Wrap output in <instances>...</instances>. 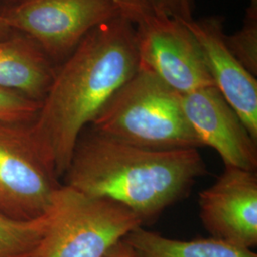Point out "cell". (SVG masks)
I'll use <instances>...</instances> for the list:
<instances>
[{"label": "cell", "mask_w": 257, "mask_h": 257, "mask_svg": "<svg viewBox=\"0 0 257 257\" xmlns=\"http://www.w3.org/2000/svg\"><path fill=\"white\" fill-rule=\"evenodd\" d=\"M18 1V0H7ZM119 8L123 17L136 25L156 15L150 0H112Z\"/></svg>", "instance_id": "cell-17"}, {"label": "cell", "mask_w": 257, "mask_h": 257, "mask_svg": "<svg viewBox=\"0 0 257 257\" xmlns=\"http://www.w3.org/2000/svg\"><path fill=\"white\" fill-rule=\"evenodd\" d=\"M157 15H163L182 22L193 19L196 0H150Z\"/></svg>", "instance_id": "cell-16"}, {"label": "cell", "mask_w": 257, "mask_h": 257, "mask_svg": "<svg viewBox=\"0 0 257 257\" xmlns=\"http://www.w3.org/2000/svg\"><path fill=\"white\" fill-rule=\"evenodd\" d=\"M92 124L94 132L106 138L147 150L203 147L185 114L182 94L141 66Z\"/></svg>", "instance_id": "cell-3"}, {"label": "cell", "mask_w": 257, "mask_h": 257, "mask_svg": "<svg viewBox=\"0 0 257 257\" xmlns=\"http://www.w3.org/2000/svg\"><path fill=\"white\" fill-rule=\"evenodd\" d=\"M203 226L213 238L241 248L257 245V175L225 166L198 198Z\"/></svg>", "instance_id": "cell-8"}, {"label": "cell", "mask_w": 257, "mask_h": 257, "mask_svg": "<svg viewBox=\"0 0 257 257\" xmlns=\"http://www.w3.org/2000/svg\"><path fill=\"white\" fill-rule=\"evenodd\" d=\"M2 15L50 59L67 58L92 29L122 16L112 0H18Z\"/></svg>", "instance_id": "cell-5"}, {"label": "cell", "mask_w": 257, "mask_h": 257, "mask_svg": "<svg viewBox=\"0 0 257 257\" xmlns=\"http://www.w3.org/2000/svg\"><path fill=\"white\" fill-rule=\"evenodd\" d=\"M138 68L136 24L119 16L92 29L55 70L29 128L56 178L65 175L83 128Z\"/></svg>", "instance_id": "cell-1"}, {"label": "cell", "mask_w": 257, "mask_h": 257, "mask_svg": "<svg viewBox=\"0 0 257 257\" xmlns=\"http://www.w3.org/2000/svg\"><path fill=\"white\" fill-rule=\"evenodd\" d=\"M249 6L257 7V0H249Z\"/></svg>", "instance_id": "cell-20"}, {"label": "cell", "mask_w": 257, "mask_h": 257, "mask_svg": "<svg viewBox=\"0 0 257 257\" xmlns=\"http://www.w3.org/2000/svg\"><path fill=\"white\" fill-rule=\"evenodd\" d=\"M183 23L201 49L215 88L257 141L256 77L248 73L228 49L224 18L210 16Z\"/></svg>", "instance_id": "cell-10"}, {"label": "cell", "mask_w": 257, "mask_h": 257, "mask_svg": "<svg viewBox=\"0 0 257 257\" xmlns=\"http://www.w3.org/2000/svg\"><path fill=\"white\" fill-rule=\"evenodd\" d=\"M228 49L248 73L257 75V7L249 6L242 27L225 36Z\"/></svg>", "instance_id": "cell-14"}, {"label": "cell", "mask_w": 257, "mask_h": 257, "mask_svg": "<svg viewBox=\"0 0 257 257\" xmlns=\"http://www.w3.org/2000/svg\"><path fill=\"white\" fill-rule=\"evenodd\" d=\"M182 105L203 146L215 150L224 165L256 172L257 141L214 86L182 94Z\"/></svg>", "instance_id": "cell-9"}, {"label": "cell", "mask_w": 257, "mask_h": 257, "mask_svg": "<svg viewBox=\"0 0 257 257\" xmlns=\"http://www.w3.org/2000/svg\"><path fill=\"white\" fill-rule=\"evenodd\" d=\"M13 30L10 28L5 18L0 14V40L11 37Z\"/></svg>", "instance_id": "cell-19"}, {"label": "cell", "mask_w": 257, "mask_h": 257, "mask_svg": "<svg viewBox=\"0 0 257 257\" xmlns=\"http://www.w3.org/2000/svg\"><path fill=\"white\" fill-rule=\"evenodd\" d=\"M206 172L197 149L153 151L92 131L78 139L64 185L118 203L144 225L183 198Z\"/></svg>", "instance_id": "cell-2"}, {"label": "cell", "mask_w": 257, "mask_h": 257, "mask_svg": "<svg viewBox=\"0 0 257 257\" xmlns=\"http://www.w3.org/2000/svg\"><path fill=\"white\" fill-rule=\"evenodd\" d=\"M29 125L0 122V212L17 219L48 213L60 187Z\"/></svg>", "instance_id": "cell-6"}, {"label": "cell", "mask_w": 257, "mask_h": 257, "mask_svg": "<svg viewBox=\"0 0 257 257\" xmlns=\"http://www.w3.org/2000/svg\"><path fill=\"white\" fill-rule=\"evenodd\" d=\"M103 257H135V255L122 239L113 247H111Z\"/></svg>", "instance_id": "cell-18"}, {"label": "cell", "mask_w": 257, "mask_h": 257, "mask_svg": "<svg viewBox=\"0 0 257 257\" xmlns=\"http://www.w3.org/2000/svg\"><path fill=\"white\" fill-rule=\"evenodd\" d=\"M123 241L135 257H257L252 249L237 247L219 239L177 240L143 227L128 232Z\"/></svg>", "instance_id": "cell-12"}, {"label": "cell", "mask_w": 257, "mask_h": 257, "mask_svg": "<svg viewBox=\"0 0 257 257\" xmlns=\"http://www.w3.org/2000/svg\"><path fill=\"white\" fill-rule=\"evenodd\" d=\"M136 30L139 66L175 92L186 94L214 86L201 49L182 21L156 14Z\"/></svg>", "instance_id": "cell-7"}, {"label": "cell", "mask_w": 257, "mask_h": 257, "mask_svg": "<svg viewBox=\"0 0 257 257\" xmlns=\"http://www.w3.org/2000/svg\"><path fill=\"white\" fill-rule=\"evenodd\" d=\"M118 203L60 185L46 231L34 257H103L128 232L142 227Z\"/></svg>", "instance_id": "cell-4"}, {"label": "cell", "mask_w": 257, "mask_h": 257, "mask_svg": "<svg viewBox=\"0 0 257 257\" xmlns=\"http://www.w3.org/2000/svg\"><path fill=\"white\" fill-rule=\"evenodd\" d=\"M41 102L0 88V122L30 124L37 117Z\"/></svg>", "instance_id": "cell-15"}, {"label": "cell", "mask_w": 257, "mask_h": 257, "mask_svg": "<svg viewBox=\"0 0 257 257\" xmlns=\"http://www.w3.org/2000/svg\"><path fill=\"white\" fill-rule=\"evenodd\" d=\"M55 74L51 59L30 37L0 40V88L41 102Z\"/></svg>", "instance_id": "cell-11"}, {"label": "cell", "mask_w": 257, "mask_h": 257, "mask_svg": "<svg viewBox=\"0 0 257 257\" xmlns=\"http://www.w3.org/2000/svg\"><path fill=\"white\" fill-rule=\"evenodd\" d=\"M52 210L34 219L0 212V257H34L51 219Z\"/></svg>", "instance_id": "cell-13"}]
</instances>
